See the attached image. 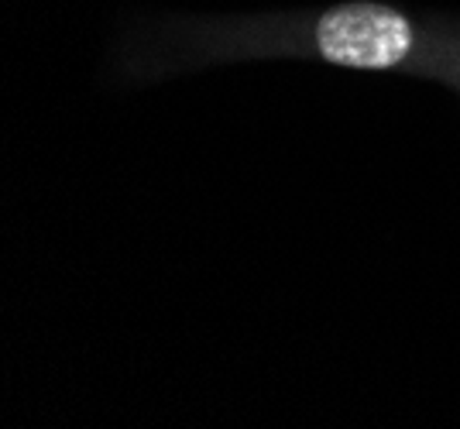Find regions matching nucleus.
I'll use <instances>...</instances> for the list:
<instances>
[{"label":"nucleus","mask_w":460,"mask_h":429,"mask_svg":"<svg viewBox=\"0 0 460 429\" xmlns=\"http://www.w3.org/2000/svg\"><path fill=\"white\" fill-rule=\"evenodd\" d=\"M320 52L350 69H388L412 48L409 21L382 4H347L323 14L316 28Z\"/></svg>","instance_id":"obj_1"}]
</instances>
